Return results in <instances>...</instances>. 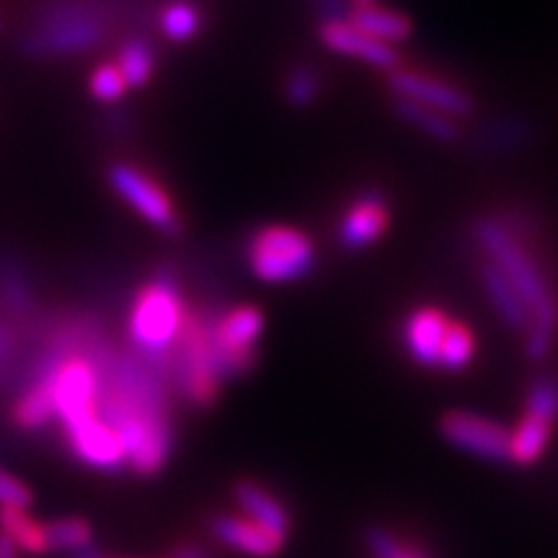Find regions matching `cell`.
Here are the masks:
<instances>
[{
  "instance_id": "cell-1",
  "label": "cell",
  "mask_w": 558,
  "mask_h": 558,
  "mask_svg": "<svg viewBox=\"0 0 558 558\" xmlns=\"http://www.w3.org/2000/svg\"><path fill=\"white\" fill-rule=\"evenodd\" d=\"M476 239L488 254V262L501 269L514 290L520 292L522 303L527 305L530 326L525 349L527 357L541 362L548 357L554 349L556 331H558V298L556 290L550 288L548 277L543 275L541 264L522 248V243L514 239L512 228L497 218H484L476 222Z\"/></svg>"
},
{
  "instance_id": "cell-2",
  "label": "cell",
  "mask_w": 558,
  "mask_h": 558,
  "mask_svg": "<svg viewBox=\"0 0 558 558\" xmlns=\"http://www.w3.org/2000/svg\"><path fill=\"white\" fill-rule=\"evenodd\" d=\"M186 308L171 271H160L137 292L128 320L130 349L169 378L171 352L184 326Z\"/></svg>"
},
{
  "instance_id": "cell-3",
  "label": "cell",
  "mask_w": 558,
  "mask_h": 558,
  "mask_svg": "<svg viewBox=\"0 0 558 558\" xmlns=\"http://www.w3.org/2000/svg\"><path fill=\"white\" fill-rule=\"evenodd\" d=\"M169 383L194 407H213L220 396L222 378L213 357L207 318L186 311L184 326L169 362Z\"/></svg>"
},
{
  "instance_id": "cell-4",
  "label": "cell",
  "mask_w": 558,
  "mask_h": 558,
  "mask_svg": "<svg viewBox=\"0 0 558 558\" xmlns=\"http://www.w3.org/2000/svg\"><path fill=\"white\" fill-rule=\"evenodd\" d=\"M248 267L262 282H298L316 267V248L303 230L290 226H267L251 235Z\"/></svg>"
},
{
  "instance_id": "cell-5",
  "label": "cell",
  "mask_w": 558,
  "mask_h": 558,
  "mask_svg": "<svg viewBox=\"0 0 558 558\" xmlns=\"http://www.w3.org/2000/svg\"><path fill=\"white\" fill-rule=\"evenodd\" d=\"M207 326L220 378L226 380L233 375L251 373L256 357H259L256 344H259L264 331V313L254 305H239V308L207 320Z\"/></svg>"
},
{
  "instance_id": "cell-6",
  "label": "cell",
  "mask_w": 558,
  "mask_h": 558,
  "mask_svg": "<svg viewBox=\"0 0 558 558\" xmlns=\"http://www.w3.org/2000/svg\"><path fill=\"white\" fill-rule=\"evenodd\" d=\"M107 37L104 16L39 19L19 37V52L32 60H58L99 47Z\"/></svg>"
},
{
  "instance_id": "cell-7",
  "label": "cell",
  "mask_w": 558,
  "mask_h": 558,
  "mask_svg": "<svg viewBox=\"0 0 558 558\" xmlns=\"http://www.w3.org/2000/svg\"><path fill=\"white\" fill-rule=\"evenodd\" d=\"M45 380L52 393L54 416L60 418L62 427L99 414V373L86 354L78 352L68 357Z\"/></svg>"
},
{
  "instance_id": "cell-8",
  "label": "cell",
  "mask_w": 558,
  "mask_h": 558,
  "mask_svg": "<svg viewBox=\"0 0 558 558\" xmlns=\"http://www.w3.org/2000/svg\"><path fill=\"white\" fill-rule=\"evenodd\" d=\"M109 186L120 194L122 202L135 209V213L153 228L166 235H177L181 230V220L177 207L169 194L160 190L158 181L143 173L132 163H114L109 169Z\"/></svg>"
},
{
  "instance_id": "cell-9",
  "label": "cell",
  "mask_w": 558,
  "mask_h": 558,
  "mask_svg": "<svg viewBox=\"0 0 558 558\" xmlns=\"http://www.w3.org/2000/svg\"><path fill=\"white\" fill-rule=\"evenodd\" d=\"M388 86L396 94V99L416 101L422 107H429L435 111H442V114L452 117H469L473 114V99L465 94L463 88L452 86L448 81H439L435 75L418 73V70L409 68H396L390 70Z\"/></svg>"
},
{
  "instance_id": "cell-10",
  "label": "cell",
  "mask_w": 558,
  "mask_h": 558,
  "mask_svg": "<svg viewBox=\"0 0 558 558\" xmlns=\"http://www.w3.org/2000/svg\"><path fill=\"white\" fill-rule=\"evenodd\" d=\"M65 445L70 456H75L90 469L114 473L128 463V450H124L122 437L99 414L68 424Z\"/></svg>"
},
{
  "instance_id": "cell-11",
  "label": "cell",
  "mask_w": 558,
  "mask_h": 558,
  "mask_svg": "<svg viewBox=\"0 0 558 558\" xmlns=\"http://www.w3.org/2000/svg\"><path fill=\"white\" fill-rule=\"evenodd\" d=\"M439 432L456 448L473 456L507 463L509 460V429L501 424L469 411H448L439 422Z\"/></svg>"
},
{
  "instance_id": "cell-12",
  "label": "cell",
  "mask_w": 558,
  "mask_h": 558,
  "mask_svg": "<svg viewBox=\"0 0 558 558\" xmlns=\"http://www.w3.org/2000/svg\"><path fill=\"white\" fill-rule=\"evenodd\" d=\"M320 41H324L326 50L344 54V58H354L367 62V65L378 70H396L399 68V52L393 50V45L373 39L369 34L360 32L357 26L349 24V21H326L320 26Z\"/></svg>"
},
{
  "instance_id": "cell-13",
  "label": "cell",
  "mask_w": 558,
  "mask_h": 558,
  "mask_svg": "<svg viewBox=\"0 0 558 558\" xmlns=\"http://www.w3.org/2000/svg\"><path fill=\"white\" fill-rule=\"evenodd\" d=\"M207 530L222 546L254 558H271L284 546L282 535L262 527L259 522L239 518V514H215V518H209Z\"/></svg>"
},
{
  "instance_id": "cell-14",
  "label": "cell",
  "mask_w": 558,
  "mask_h": 558,
  "mask_svg": "<svg viewBox=\"0 0 558 558\" xmlns=\"http://www.w3.org/2000/svg\"><path fill=\"white\" fill-rule=\"evenodd\" d=\"M390 220L388 205L380 194H362L352 202L339 222V241L349 251L367 248L386 233Z\"/></svg>"
},
{
  "instance_id": "cell-15",
  "label": "cell",
  "mask_w": 558,
  "mask_h": 558,
  "mask_svg": "<svg viewBox=\"0 0 558 558\" xmlns=\"http://www.w3.org/2000/svg\"><path fill=\"white\" fill-rule=\"evenodd\" d=\"M448 324L450 318L437 308H418L411 313L403 324V344H407L411 360L424 367H435Z\"/></svg>"
},
{
  "instance_id": "cell-16",
  "label": "cell",
  "mask_w": 558,
  "mask_h": 558,
  "mask_svg": "<svg viewBox=\"0 0 558 558\" xmlns=\"http://www.w3.org/2000/svg\"><path fill=\"white\" fill-rule=\"evenodd\" d=\"M233 494H235V501H239L243 514H246L248 520L259 522L262 527H267V530H271V533L288 538L290 527H292L290 512H288V507H284L282 501H279V497H275L267 486L256 484V481H239L233 488Z\"/></svg>"
},
{
  "instance_id": "cell-17",
  "label": "cell",
  "mask_w": 558,
  "mask_h": 558,
  "mask_svg": "<svg viewBox=\"0 0 558 558\" xmlns=\"http://www.w3.org/2000/svg\"><path fill=\"white\" fill-rule=\"evenodd\" d=\"M481 284H484L486 298L492 300V305L497 308L501 320L514 331H527L530 326V313L527 305L522 303L520 292L514 290V284L501 275L499 267H494L492 262H486L481 267Z\"/></svg>"
},
{
  "instance_id": "cell-18",
  "label": "cell",
  "mask_w": 558,
  "mask_h": 558,
  "mask_svg": "<svg viewBox=\"0 0 558 558\" xmlns=\"http://www.w3.org/2000/svg\"><path fill=\"white\" fill-rule=\"evenodd\" d=\"M347 21L357 26L360 32L369 34L373 39L386 41V45H399V41H407L411 37L409 16H403V13L393 9H383V5L375 3L354 5L347 13Z\"/></svg>"
},
{
  "instance_id": "cell-19",
  "label": "cell",
  "mask_w": 558,
  "mask_h": 558,
  "mask_svg": "<svg viewBox=\"0 0 558 558\" xmlns=\"http://www.w3.org/2000/svg\"><path fill=\"white\" fill-rule=\"evenodd\" d=\"M54 418V407H52V393L47 380L29 383V386L21 388L11 407V422L16 424L21 432H37L47 427Z\"/></svg>"
},
{
  "instance_id": "cell-20",
  "label": "cell",
  "mask_w": 558,
  "mask_h": 558,
  "mask_svg": "<svg viewBox=\"0 0 558 558\" xmlns=\"http://www.w3.org/2000/svg\"><path fill=\"white\" fill-rule=\"evenodd\" d=\"M550 429H554V424L548 418H541L535 414L522 416L518 429L509 432V460L518 465L538 463L548 448Z\"/></svg>"
},
{
  "instance_id": "cell-21",
  "label": "cell",
  "mask_w": 558,
  "mask_h": 558,
  "mask_svg": "<svg viewBox=\"0 0 558 558\" xmlns=\"http://www.w3.org/2000/svg\"><path fill=\"white\" fill-rule=\"evenodd\" d=\"M0 300L13 316H26L34 308V290L19 256L0 254Z\"/></svg>"
},
{
  "instance_id": "cell-22",
  "label": "cell",
  "mask_w": 558,
  "mask_h": 558,
  "mask_svg": "<svg viewBox=\"0 0 558 558\" xmlns=\"http://www.w3.org/2000/svg\"><path fill=\"white\" fill-rule=\"evenodd\" d=\"M396 114L401 117L403 122L416 128L424 135L437 140V143H458L460 140V128L452 117L442 114V111H435L429 107H422L416 101H407V99H396Z\"/></svg>"
},
{
  "instance_id": "cell-23",
  "label": "cell",
  "mask_w": 558,
  "mask_h": 558,
  "mask_svg": "<svg viewBox=\"0 0 558 558\" xmlns=\"http://www.w3.org/2000/svg\"><path fill=\"white\" fill-rule=\"evenodd\" d=\"M0 533L26 554H45L47 550L45 525H39L32 514H26V507H0Z\"/></svg>"
},
{
  "instance_id": "cell-24",
  "label": "cell",
  "mask_w": 558,
  "mask_h": 558,
  "mask_svg": "<svg viewBox=\"0 0 558 558\" xmlns=\"http://www.w3.org/2000/svg\"><path fill=\"white\" fill-rule=\"evenodd\" d=\"M114 65L120 68L128 88H143L156 70V52L145 39H130L120 47Z\"/></svg>"
},
{
  "instance_id": "cell-25",
  "label": "cell",
  "mask_w": 558,
  "mask_h": 558,
  "mask_svg": "<svg viewBox=\"0 0 558 558\" xmlns=\"http://www.w3.org/2000/svg\"><path fill=\"white\" fill-rule=\"evenodd\" d=\"M473 349H476V339L469 326L463 324H448V331H445L442 344H439L437 354V367L448 369V373H458L473 360Z\"/></svg>"
},
{
  "instance_id": "cell-26",
  "label": "cell",
  "mask_w": 558,
  "mask_h": 558,
  "mask_svg": "<svg viewBox=\"0 0 558 558\" xmlns=\"http://www.w3.org/2000/svg\"><path fill=\"white\" fill-rule=\"evenodd\" d=\"M94 530L83 518H65L54 520L45 525V546L47 550H78L90 546Z\"/></svg>"
},
{
  "instance_id": "cell-27",
  "label": "cell",
  "mask_w": 558,
  "mask_h": 558,
  "mask_svg": "<svg viewBox=\"0 0 558 558\" xmlns=\"http://www.w3.org/2000/svg\"><path fill=\"white\" fill-rule=\"evenodd\" d=\"M202 26L199 11L194 9L186 0H177V3L166 5L163 13H160V32H163L166 39L171 41H190L197 37Z\"/></svg>"
},
{
  "instance_id": "cell-28",
  "label": "cell",
  "mask_w": 558,
  "mask_h": 558,
  "mask_svg": "<svg viewBox=\"0 0 558 558\" xmlns=\"http://www.w3.org/2000/svg\"><path fill=\"white\" fill-rule=\"evenodd\" d=\"M88 90L96 101L114 104L124 99V94H128V83H124L120 68H117L114 62H101L99 68L90 70Z\"/></svg>"
},
{
  "instance_id": "cell-29",
  "label": "cell",
  "mask_w": 558,
  "mask_h": 558,
  "mask_svg": "<svg viewBox=\"0 0 558 558\" xmlns=\"http://www.w3.org/2000/svg\"><path fill=\"white\" fill-rule=\"evenodd\" d=\"M525 414L548 418L550 424L556 422L558 418V378L543 375V378L530 383L527 399H525Z\"/></svg>"
},
{
  "instance_id": "cell-30",
  "label": "cell",
  "mask_w": 558,
  "mask_h": 558,
  "mask_svg": "<svg viewBox=\"0 0 558 558\" xmlns=\"http://www.w3.org/2000/svg\"><path fill=\"white\" fill-rule=\"evenodd\" d=\"M320 90V78L318 73L308 65H300L290 70L288 83H284V94H288V101L292 107H311L316 101Z\"/></svg>"
},
{
  "instance_id": "cell-31",
  "label": "cell",
  "mask_w": 558,
  "mask_h": 558,
  "mask_svg": "<svg viewBox=\"0 0 558 558\" xmlns=\"http://www.w3.org/2000/svg\"><path fill=\"white\" fill-rule=\"evenodd\" d=\"M0 505H13V507H29L32 505V492L21 484L19 478H13L11 473L0 471Z\"/></svg>"
},
{
  "instance_id": "cell-32",
  "label": "cell",
  "mask_w": 558,
  "mask_h": 558,
  "mask_svg": "<svg viewBox=\"0 0 558 558\" xmlns=\"http://www.w3.org/2000/svg\"><path fill=\"white\" fill-rule=\"evenodd\" d=\"M316 9L326 21H344L347 19V3L344 0H316Z\"/></svg>"
},
{
  "instance_id": "cell-33",
  "label": "cell",
  "mask_w": 558,
  "mask_h": 558,
  "mask_svg": "<svg viewBox=\"0 0 558 558\" xmlns=\"http://www.w3.org/2000/svg\"><path fill=\"white\" fill-rule=\"evenodd\" d=\"M169 558H209V554L199 546V543L184 541V543H179V546L171 548Z\"/></svg>"
},
{
  "instance_id": "cell-34",
  "label": "cell",
  "mask_w": 558,
  "mask_h": 558,
  "mask_svg": "<svg viewBox=\"0 0 558 558\" xmlns=\"http://www.w3.org/2000/svg\"><path fill=\"white\" fill-rule=\"evenodd\" d=\"M13 344H16V333H13L9 324H3V320H0V367H3L5 357L11 354Z\"/></svg>"
},
{
  "instance_id": "cell-35",
  "label": "cell",
  "mask_w": 558,
  "mask_h": 558,
  "mask_svg": "<svg viewBox=\"0 0 558 558\" xmlns=\"http://www.w3.org/2000/svg\"><path fill=\"white\" fill-rule=\"evenodd\" d=\"M388 558H427V554L418 546H414V543H399Z\"/></svg>"
},
{
  "instance_id": "cell-36",
  "label": "cell",
  "mask_w": 558,
  "mask_h": 558,
  "mask_svg": "<svg viewBox=\"0 0 558 558\" xmlns=\"http://www.w3.org/2000/svg\"><path fill=\"white\" fill-rule=\"evenodd\" d=\"M0 558H16V546L0 533Z\"/></svg>"
},
{
  "instance_id": "cell-37",
  "label": "cell",
  "mask_w": 558,
  "mask_h": 558,
  "mask_svg": "<svg viewBox=\"0 0 558 558\" xmlns=\"http://www.w3.org/2000/svg\"><path fill=\"white\" fill-rule=\"evenodd\" d=\"M75 558H101L99 554H96V550L94 548H83V550H78V556H75Z\"/></svg>"
},
{
  "instance_id": "cell-38",
  "label": "cell",
  "mask_w": 558,
  "mask_h": 558,
  "mask_svg": "<svg viewBox=\"0 0 558 558\" xmlns=\"http://www.w3.org/2000/svg\"><path fill=\"white\" fill-rule=\"evenodd\" d=\"M0 26H3V21H0Z\"/></svg>"
}]
</instances>
